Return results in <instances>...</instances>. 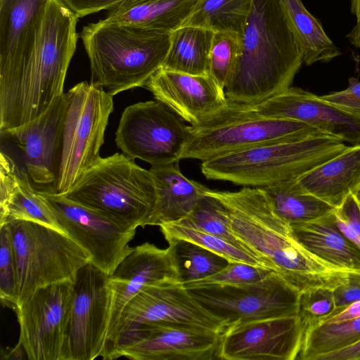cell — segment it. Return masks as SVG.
Masks as SVG:
<instances>
[{
	"mask_svg": "<svg viewBox=\"0 0 360 360\" xmlns=\"http://www.w3.org/2000/svg\"><path fill=\"white\" fill-rule=\"evenodd\" d=\"M210 191L225 205L230 229L243 248L298 291L335 289L346 282L349 271L330 266L305 249L261 188Z\"/></svg>",
	"mask_w": 360,
	"mask_h": 360,
	"instance_id": "obj_1",
	"label": "cell"
},
{
	"mask_svg": "<svg viewBox=\"0 0 360 360\" xmlns=\"http://www.w3.org/2000/svg\"><path fill=\"white\" fill-rule=\"evenodd\" d=\"M79 18L62 0L49 1L26 57L15 75L0 84V131L34 120L64 94Z\"/></svg>",
	"mask_w": 360,
	"mask_h": 360,
	"instance_id": "obj_2",
	"label": "cell"
},
{
	"mask_svg": "<svg viewBox=\"0 0 360 360\" xmlns=\"http://www.w3.org/2000/svg\"><path fill=\"white\" fill-rule=\"evenodd\" d=\"M302 53L278 0H254L240 51L225 87L228 102L255 106L290 87Z\"/></svg>",
	"mask_w": 360,
	"mask_h": 360,
	"instance_id": "obj_3",
	"label": "cell"
},
{
	"mask_svg": "<svg viewBox=\"0 0 360 360\" xmlns=\"http://www.w3.org/2000/svg\"><path fill=\"white\" fill-rule=\"evenodd\" d=\"M80 38L87 54L91 83L114 96L146 86L162 68L170 34L105 19L84 26Z\"/></svg>",
	"mask_w": 360,
	"mask_h": 360,
	"instance_id": "obj_4",
	"label": "cell"
},
{
	"mask_svg": "<svg viewBox=\"0 0 360 360\" xmlns=\"http://www.w3.org/2000/svg\"><path fill=\"white\" fill-rule=\"evenodd\" d=\"M347 146L330 134L271 142L202 161L201 172L207 179L263 188L294 181Z\"/></svg>",
	"mask_w": 360,
	"mask_h": 360,
	"instance_id": "obj_5",
	"label": "cell"
},
{
	"mask_svg": "<svg viewBox=\"0 0 360 360\" xmlns=\"http://www.w3.org/2000/svg\"><path fill=\"white\" fill-rule=\"evenodd\" d=\"M63 195L134 229L146 226L157 199L150 169L122 153L100 157Z\"/></svg>",
	"mask_w": 360,
	"mask_h": 360,
	"instance_id": "obj_6",
	"label": "cell"
},
{
	"mask_svg": "<svg viewBox=\"0 0 360 360\" xmlns=\"http://www.w3.org/2000/svg\"><path fill=\"white\" fill-rule=\"evenodd\" d=\"M328 134L305 122L266 116L252 106L229 102L215 114L188 126L182 159L202 161L271 142Z\"/></svg>",
	"mask_w": 360,
	"mask_h": 360,
	"instance_id": "obj_7",
	"label": "cell"
},
{
	"mask_svg": "<svg viewBox=\"0 0 360 360\" xmlns=\"http://www.w3.org/2000/svg\"><path fill=\"white\" fill-rule=\"evenodd\" d=\"M5 223L15 259L17 305L40 288L73 281L79 269L90 262L87 253L60 230L26 220Z\"/></svg>",
	"mask_w": 360,
	"mask_h": 360,
	"instance_id": "obj_8",
	"label": "cell"
},
{
	"mask_svg": "<svg viewBox=\"0 0 360 360\" xmlns=\"http://www.w3.org/2000/svg\"><path fill=\"white\" fill-rule=\"evenodd\" d=\"M62 150L55 193L65 195L98 160L113 96L91 82H82L65 93Z\"/></svg>",
	"mask_w": 360,
	"mask_h": 360,
	"instance_id": "obj_9",
	"label": "cell"
},
{
	"mask_svg": "<svg viewBox=\"0 0 360 360\" xmlns=\"http://www.w3.org/2000/svg\"><path fill=\"white\" fill-rule=\"evenodd\" d=\"M186 289L226 328L255 321L298 315L301 292L276 272L250 284H209Z\"/></svg>",
	"mask_w": 360,
	"mask_h": 360,
	"instance_id": "obj_10",
	"label": "cell"
},
{
	"mask_svg": "<svg viewBox=\"0 0 360 360\" xmlns=\"http://www.w3.org/2000/svg\"><path fill=\"white\" fill-rule=\"evenodd\" d=\"M184 122L160 101L139 102L122 112L115 141L124 155L151 167L176 163L188 136Z\"/></svg>",
	"mask_w": 360,
	"mask_h": 360,
	"instance_id": "obj_11",
	"label": "cell"
},
{
	"mask_svg": "<svg viewBox=\"0 0 360 360\" xmlns=\"http://www.w3.org/2000/svg\"><path fill=\"white\" fill-rule=\"evenodd\" d=\"M108 277L90 262L78 271L73 281L62 360L103 358L112 302Z\"/></svg>",
	"mask_w": 360,
	"mask_h": 360,
	"instance_id": "obj_12",
	"label": "cell"
},
{
	"mask_svg": "<svg viewBox=\"0 0 360 360\" xmlns=\"http://www.w3.org/2000/svg\"><path fill=\"white\" fill-rule=\"evenodd\" d=\"M65 93L40 116L20 127L0 131L1 151L25 171L39 191L55 193L58 176Z\"/></svg>",
	"mask_w": 360,
	"mask_h": 360,
	"instance_id": "obj_13",
	"label": "cell"
},
{
	"mask_svg": "<svg viewBox=\"0 0 360 360\" xmlns=\"http://www.w3.org/2000/svg\"><path fill=\"white\" fill-rule=\"evenodd\" d=\"M39 193L60 229L87 253L92 264L106 274L110 275L132 250L129 243L136 229L122 226L63 195Z\"/></svg>",
	"mask_w": 360,
	"mask_h": 360,
	"instance_id": "obj_14",
	"label": "cell"
},
{
	"mask_svg": "<svg viewBox=\"0 0 360 360\" xmlns=\"http://www.w3.org/2000/svg\"><path fill=\"white\" fill-rule=\"evenodd\" d=\"M147 324H163L210 329L224 333L225 325L207 312L176 280L147 285L124 307L112 347L128 332Z\"/></svg>",
	"mask_w": 360,
	"mask_h": 360,
	"instance_id": "obj_15",
	"label": "cell"
},
{
	"mask_svg": "<svg viewBox=\"0 0 360 360\" xmlns=\"http://www.w3.org/2000/svg\"><path fill=\"white\" fill-rule=\"evenodd\" d=\"M73 281L40 288L14 309L20 326L18 342L30 360H62Z\"/></svg>",
	"mask_w": 360,
	"mask_h": 360,
	"instance_id": "obj_16",
	"label": "cell"
},
{
	"mask_svg": "<svg viewBox=\"0 0 360 360\" xmlns=\"http://www.w3.org/2000/svg\"><path fill=\"white\" fill-rule=\"evenodd\" d=\"M222 334L201 328L143 325L122 336L107 359L219 360Z\"/></svg>",
	"mask_w": 360,
	"mask_h": 360,
	"instance_id": "obj_17",
	"label": "cell"
},
{
	"mask_svg": "<svg viewBox=\"0 0 360 360\" xmlns=\"http://www.w3.org/2000/svg\"><path fill=\"white\" fill-rule=\"evenodd\" d=\"M305 328L298 315L231 326L222 334L224 360H297Z\"/></svg>",
	"mask_w": 360,
	"mask_h": 360,
	"instance_id": "obj_18",
	"label": "cell"
},
{
	"mask_svg": "<svg viewBox=\"0 0 360 360\" xmlns=\"http://www.w3.org/2000/svg\"><path fill=\"white\" fill-rule=\"evenodd\" d=\"M252 107L266 116L305 122L345 143H360V112L336 106L300 88L290 86Z\"/></svg>",
	"mask_w": 360,
	"mask_h": 360,
	"instance_id": "obj_19",
	"label": "cell"
},
{
	"mask_svg": "<svg viewBox=\"0 0 360 360\" xmlns=\"http://www.w3.org/2000/svg\"><path fill=\"white\" fill-rule=\"evenodd\" d=\"M176 280L169 251L144 243L132 250L109 275L112 302L105 354V359L115 338L121 314L127 304L148 285Z\"/></svg>",
	"mask_w": 360,
	"mask_h": 360,
	"instance_id": "obj_20",
	"label": "cell"
},
{
	"mask_svg": "<svg viewBox=\"0 0 360 360\" xmlns=\"http://www.w3.org/2000/svg\"><path fill=\"white\" fill-rule=\"evenodd\" d=\"M145 87L191 125L205 121L228 103L224 91L210 74L191 75L161 68Z\"/></svg>",
	"mask_w": 360,
	"mask_h": 360,
	"instance_id": "obj_21",
	"label": "cell"
},
{
	"mask_svg": "<svg viewBox=\"0 0 360 360\" xmlns=\"http://www.w3.org/2000/svg\"><path fill=\"white\" fill-rule=\"evenodd\" d=\"M49 0H0V84L17 72L32 46Z\"/></svg>",
	"mask_w": 360,
	"mask_h": 360,
	"instance_id": "obj_22",
	"label": "cell"
},
{
	"mask_svg": "<svg viewBox=\"0 0 360 360\" xmlns=\"http://www.w3.org/2000/svg\"><path fill=\"white\" fill-rule=\"evenodd\" d=\"M288 184L333 207L340 205L350 195L360 193V143L347 146L338 155Z\"/></svg>",
	"mask_w": 360,
	"mask_h": 360,
	"instance_id": "obj_23",
	"label": "cell"
},
{
	"mask_svg": "<svg viewBox=\"0 0 360 360\" xmlns=\"http://www.w3.org/2000/svg\"><path fill=\"white\" fill-rule=\"evenodd\" d=\"M11 220L34 221L62 231L49 205L33 187L25 171L1 151L0 224Z\"/></svg>",
	"mask_w": 360,
	"mask_h": 360,
	"instance_id": "obj_24",
	"label": "cell"
},
{
	"mask_svg": "<svg viewBox=\"0 0 360 360\" xmlns=\"http://www.w3.org/2000/svg\"><path fill=\"white\" fill-rule=\"evenodd\" d=\"M300 244L330 266L347 271H360V248L337 226L333 210L317 219L290 225Z\"/></svg>",
	"mask_w": 360,
	"mask_h": 360,
	"instance_id": "obj_25",
	"label": "cell"
},
{
	"mask_svg": "<svg viewBox=\"0 0 360 360\" xmlns=\"http://www.w3.org/2000/svg\"><path fill=\"white\" fill-rule=\"evenodd\" d=\"M156 186L155 207L146 226H161L184 219L196 205L205 186L185 176L178 162L150 169Z\"/></svg>",
	"mask_w": 360,
	"mask_h": 360,
	"instance_id": "obj_26",
	"label": "cell"
},
{
	"mask_svg": "<svg viewBox=\"0 0 360 360\" xmlns=\"http://www.w3.org/2000/svg\"><path fill=\"white\" fill-rule=\"evenodd\" d=\"M199 0H124L108 11L106 20L171 34L182 26Z\"/></svg>",
	"mask_w": 360,
	"mask_h": 360,
	"instance_id": "obj_27",
	"label": "cell"
},
{
	"mask_svg": "<svg viewBox=\"0 0 360 360\" xmlns=\"http://www.w3.org/2000/svg\"><path fill=\"white\" fill-rule=\"evenodd\" d=\"M278 2L302 53L303 63L311 65L317 62L328 63L341 55L340 49L301 0H278Z\"/></svg>",
	"mask_w": 360,
	"mask_h": 360,
	"instance_id": "obj_28",
	"label": "cell"
},
{
	"mask_svg": "<svg viewBox=\"0 0 360 360\" xmlns=\"http://www.w3.org/2000/svg\"><path fill=\"white\" fill-rule=\"evenodd\" d=\"M214 32L182 25L170 34V44L162 68L191 75L209 74L210 53Z\"/></svg>",
	"mask_w": 360,
	"mask_h": 360,
	"instance_id": "obj_29",
	"label": "cell"
},
{
	"mask_svg": "<svg viewBox=\"0 0 360 360\" xmlns=\"http://www.w3.org/2000/svg\"><path fill=\"white\" fill-rule=\"evenodd\" d=\"M167 241L176 281L182 285L211 276L230 262L221 255L191 241L179 238Z\"/></svg>",
	"mask_w": 360,
	"mask_h": 360,
	"instance_id": "obj_30",
	"label": "cell"
},
{
	"mask_svg": "<svg viewBox=\"0 0 360 360\" xmlns=\"http://www.w3.org/2000/svg\"><path fill=\"white\" fill-rule=\"evenodd\" d=\"M254 0H199L183 25L243 33Z\"/></svg>",
	"mask_w": 360,
	"mask_h": 360,
	"instance_id": "obj_31",
	"label": "cell"
},
{
	"mask_svg": "<svg viewBox=\"0 0 360 360\" xmlns=\"http://www.w3.org/2000/svg\"><path fill=\"white\" fill-rule=\"evenodd\" d=\"M360 341V316L337 323H322L305 328L297 360H318L326 354Z\"/></svg>",
	"mask_w": 360,
	"mask_h": 360,
	"instance_id": "obj_32",
	"label": "cell"
},
{
	"mask_svg": "<svg viewBox=\"0 0 360 360\" xmlns=\"http://www.w3.org/2000/svg\"><path fill=\"white\" fill-rule=\"evenodd\" d=\"M261 188L275 212L290 225L317 219L334 208L311 194L292 189L288 182Z\"/></svg>",
	"mask_w": 360,
	"mask_h": 360,
	"instance_id": "obj_33",
	"label": "cell"
},
{
	"mask_svg": "<svg viewBox=\"0 0 360 360\" xmlns=\"http://www.w3.org/2000/svg\"><path fill=\"white\" fill-rule=\"evenodd\" d=\"M160 227L167 240L173 238L184 239L221 255L230 262H244L267 268L259 258L222 237L179 221L165 224Z\"/></svg>",
	"mask_w": 360,
	"mask_h": 360,
	"instance_id": "obj_34",
	"label": "cell"
},
{
	"mask_svg": "<svg viewBox=\"0 0 360 360\" xmlns=\"http://www.w3.org/2000/svg\"><path fill=\"white\" fill-rule=\"evenodd\" d=\"M179 221L222 237L245 249L230 229L225 205L210 188L205 187L193 210Z\"/></svg>",
	"mask_w": 360,
	"mask_h": 360,
	"instance_id": "obj_35",
	"label": "cell"
},
{
	"mask_svg": "<svg viewBox=\"0 0 360 360\" xmlns=\"http://www.w3.org/2000/svg\"><path fill=\"white\" fill-rule=\"evenodd\" d=\"M240 45V34L230 31L214 32L209 74L224 91L237 63Z\"/></svg>",
	"mask_w": 360,
	"mask_h": 360,
	"instance_id": "obj_36",
	"label": "cell"
},
{
	"mask_svg": "<svg viewBox=\"0 0 360 360\" xmlns=\"http://www.w3.org/2000/svg\"><path fill=\"white\" fill-rule=\"evenodd\" d=\"M0 298L4 306L15 309L18 302L17 269L7 223L0 224Z\"/></svg>",
	"mask_w": 360,
	"mask_h": 360,
	"instance_id": "obj_37",
	"label": "cell"
},
{
	"mask_svg": "<svg viewBox=\"0 0 360 360\" xmlns=\"http://www.w3.org/2000/svg\"><path fill=\"white\" fill-rule=\"evenodd\" d=\"M272 269L244 262H229L226 266L206 278L184 284L186 288L209 284L245 285L264 280L272 273Z\"/></svg>",
	"mask_w": 360,
	"mask_h": 360,
	"instance_id": "obj_38",
	"label": "cell"
},
{
	"mask_svg": "<svg viewBox=\"0 0 360 360\" xmlns=\"http://www.w3.org/2000/svg\"><path fill=\"white\" fill-rule=\"evenodd\" d=\"M333 290L316 288L301 292L298 316L305 328L317 324L336 310Z\"/></svg>",
	"mask_w": 360,
	"mask_h": 360,
	"instance_id": "obj_39",
	"label": "cell"
},
{
	"mask_svg": "<svg viewBox=\"0 0 360 360\" xmlns=\"http://www.w3.org/2000/svg\"><path fill=\"white\" fill-rule=\"evenodd\" d=\"M333 214L340 231L360 248V193L348 196Z\"/></svg>",
	"mask_w": 360,
	"mask_h": 360,
	"instance_id": "obj_40",
	"label": "cell"
},
{
	"mask_svg": "<svg viewBox=\"0 0 360 360\" xmlns=\"http://www.w3.org/2000/svg\"><path fill=\"white\" fill-rule=\"evenodd\" d=\"M320 97L336 106L360 112V81L356 78L350 77L349 85L345 90Z\"/></svg>",
	"mask_w": 360,
	"mask_h": 360,
	"instance_id": "obj_41",
	"label": "cell"
},
{
	"mask_svg": "<svg viewBox=\"0 0 360 360\" xmlns=\"http://www.w3.org/2000/svg\"><path fill=\"white\" fill-rule=\"evenodd\" d=\"M333 293L336 306L335 311L341 309L352 302L359 301L360 271H349L347 281L335 288L333 290Z\"/></svg>",
	"mask_w": 360,
	"mask_h": 360,
	"instance_id": "obj_42",
	"label": "cell"
},
{
	"mask_svg": "<svg viewBox=\"0 0 360 360\" xmlns=\"http://www.w3.org/2000/svg\"><path fill=\"white\" fill-rule=\"evenodd\" d=\"M79 18L108 10L124 0H62Z\"/></svg>",
	"mask_w": 360,
	"mask_h": 360,
	"instance_id": "obj_43",
	"label": "cell"
},
{
	"mask_svg": "<svg viewBox=\"0 0 360 360\" xmlns=\"http://www.w3.org/2000/svg\"><path fill=\"white\" fill-rule=\"evenodd\" d=\"M318 360H360V341L326 354L320 356Z\"/></svg>",
	"mask_w": 360,
	"mask_h": 360,
	"instance_id": "obj_44",
	"label": "cell"
},
{
	"mask_svg": "<svg viewBox=\"0 0 360 360\" xmlns=\"http://www.w3.org/2000/svg\"><path fill=\"white\" fill-rule=\"evenodd\" d=\"M346 37L352 45L360 48V24L355 25Z\"/></svg>",
	"mask_w": 360,
	"mask_h": 360,
	"instance_id": "obj_45",
	"label": "cell"
},
{
	"mask_svg": "<svg viewBox=\"0 0 360 360\" xmlns=\"http://www.w3.org/2000/svg\"><path fill=\"white\" fill-rule=\"evenodd\" d=\"M22 351L25 352L22 346L18 342V345H16V346L13 348L12 350L8 354H7V356H5L4 358L6 359H21Z\"/></svg>",
	"mask_w": 360,
	"mask_h": 360,
	"instance_id": "obj_46",
	"label": "cell"
},
{
	"mask_svg": "<svg viewBox=\"0 0 360 360\" xmlns=\"http://www.w3.org/2000/svg\"><path fill=\"white\" fill-rule=\"evenodd\" d=\"M352 13L356 16V23L360 24V0H351Z\"/></svg>",
	"mask_w": 360,
	"mask_h": 360,
	"instance_id": "obj_47",
	"label": "cell"
}]
</instances>
